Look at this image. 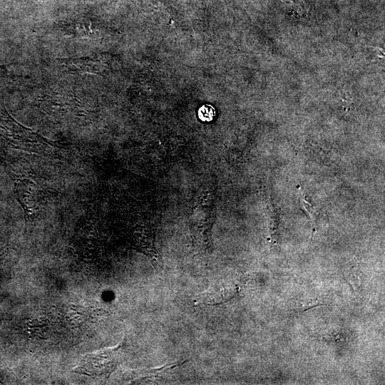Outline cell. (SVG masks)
Returning <instances> with one entry per match:
<instances>
[{
  "mask_svg": "<svg viewBox=\"0 0 385 385\" xmlns=\"http://www.w3.org/2000/svg\"><path fill=\"white\" fill-rule=\"evenodd\" d=\"M215 115V108L210 105H204L198 111L199 118L202 121H211Z\"/></svg>",
  "mask_w": 385,
  "mask_h": 385,
  "instance_id": "7a4b0ae2",
  "label": "cell"
},
{
  "mask_svg": "<svg viewBox=\"0 0 385 385\" xmlns=\"http://www.w3.org/2000/svg\"><path fill=\"white\" fill-rule=\"evenodd\" d=\"M6 72L5 66L0 65V78L1 76H3Z\"/></svg>",
  "mask_w": 385,
  "mask_h": 385,
  "instance_id": "3957f363",
  "label": "cell"
},
{
  "mask_svg": "<svg viewBox=\"0 0 385 385\" xmlns=\"http://www.w3.org/2000/svg\"><path fill=\"white\" fill-rule=\"evenodd\" d=\"M123 343L115 347L90 353L80 360L74 372L88 376L106 379L120 363L123 352Z\"/></svg>",
  "mask_w": 385,
  "mask_h": 385,
  "instance_id": "6da1fadb",
  "label": "cell"
}]
</instances>
